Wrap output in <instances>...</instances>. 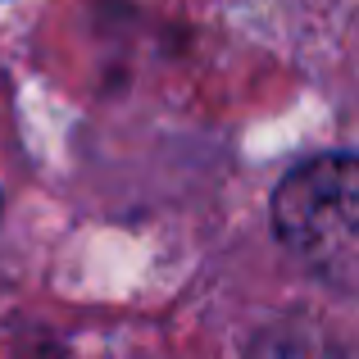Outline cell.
I'll list each match as a JSON object with an SVG mask.
<instances>
[{
  "mask_svg": "<svg viewBox=\"0 0 359 359\" xmlns=\"http://www.w3.org/2000/svg\"><path fill=\"white\" fill-rule=\"evenodd\" d=\"M278 241L337 291H359V159L318 155L273 191Z\"/></svg>",
  "mask_w": 359,
  "mask_h": 359,
  "instance_id": "1",
  "label": "cell"
},
{
  "mask_svg": "<svg viewBox=\"0 0 359 359\" xmlns=\"http://www.w3.org/2000/svg\"><path fill=\"white\" fill-rule=\"evenodd\" d=\"M250 359H341L327 341H318V337L309 332H296V327H282V332H273L269 341L259 346Z\"/></svg>",
  "mask_w": 359,
  "mask_h": 359,
  "instance_id": "2",
  "label": "cell"
}]
</instances>
